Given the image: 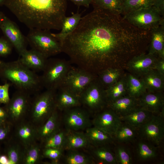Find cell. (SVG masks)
Returning <instances> with one entry per match:
<instances>
[{
  "mask_svg": "<svg viewBox=\"0 0 164 164\" xmlns=\"http://www.w3.org/2000/svg\"><path fill=\"white\" fill-rule=\"evenodd\" d=\"M138 106L154 114L164 110L163 92H152L146 91L138 99Z\"/></svg>",
  "mask_w": 164,
  "mask_h": 164,
  "instance_id": "2e32d148",
  "label": "cell"
},
{
  "mask_svg": "<svg viewBox=\"0 0 164 164\" xmlns=\"http://www.w3.org/2000/svg\"><path fill=\"white\" fill-rule=\"evenodd\" d=\"M70 61L60 58L48 59L40 76L43 87L56 91L60 88L72 67Z\"/></svg>",
  "mask_w": 164,
  "mask_h": 164,
  "instance_id": "277c9868",
  "label": "cell"
},
{
  "mask_svg": "<svg viewBox=\"0 0 164 164\" xmlns=\"http://www.w3.org/2000/svg\"><path fill=\"white\" fill-rule=\"evenodd\" d=\"M64 152L65 150L62 149L44 148L43 150V156L55 164L62 162Z\"/></svg>",
  "mask_w": 164,
  "mask_h": 164,
  "instance_id": "ab89813d",
  "label": "cell"
},
{
  "mask_svg": "<svg viewBox=\"0 0 164 164\" xmlns=\"http://www.w3.org/2000/svg\"><path fill=\"white\" fill-rule=\"evenodd\" d=\"M148 36L147 31L133 26L121 15L94 8L64 39L62 52L71 63L97 75L100 64L118 54L134 52Z\"/></svg>",
  "mask_w": 164,
  "mask_h": 164,
  "instance_id": "6da1fadb",
  "label": "cell"
},
{
  "mask_svg": "<svg viewBox=\"0 0 164 164\" xmlns=\"http://www.w3.org/2000/svg\"><path fill=\"white\" fill-rule=\"evenodd\" d=\"M110 145L94 147L91 145L84 151L92 158L95 164H116L114 153Z\"/></svg>",
  "mask_w": 164,
  "mask_h": 164,
  "instance_id": "ffe728a7",
  "label": "cell"
},
{
  "mask_svg": "<svg viewBox=\"0 0 164 164\" xmlns=\"http://www.w3.org/2000/svg\"><path fill=\"white\" fill-rule=\"evenodd\" d=\"M26 37L32 49L39 52L48 58L62 52L60 43L50 30L29 29Z\"/></svg>",
  "mask_w": 164,
  "mask_h": 164,
  "instance_id": "5b68a950",
  "label": "cell"
},
{
  "mask_svg": "<svg viewBox=\"0 0 164 164\" xmlns=\"http://www.w3.org/2000/svg\"><path fill=\"white\" fill-rule=\"evenodd\" d=\"M114 154L117 164H131L132 159L131 154L126 147L118 145L115 148Z\"/></svg>",
  "mask_w": 164,
  "mask_h": 164,
  "instance_id": "f35d334b",
  "label": "cell"
},
{
  "mask_svg": "<svg viewBox=\"0 0 164 164\" xmlns=\"http://www.w3.org/2000/svg\"><path fill=\"white\" fill-rule=\"evenodd\" d=\"M156 56L143 53L136 55L128 61L127 68L130 73L140 77L153 69L158 59Z\"/></svg>",
  "mask_w": 164,
  "mask_h": 164,
  "instance_id": "9a60e30c",
  "label": "cell"
},
{
  "mask_svg": "<svg viewBox=\"0 0 164 164\" xmlns=\"http://www.w3.org/2000/svg\"><path fill=\"white\" fill-rule=\"evenodd\" d=\"M55 102L56 108L61 112L81 106L79 97L62 87L55 92Z\"/></svg>",
  "mask_w": 164,
  "mask_h": 164,
  "instance_id": "d6986e66",
  "label": "cell"
},
{
  "mask_svg": "<svg viewBox=\"0 0 164 164\" xmlns=\"http://www.w3.org/2000/svg\"><path fill=\"white\" fill-rule=\"evenodd\" d=\"M13 46L5 37L0 38V56H6L11 53Z\"/></svg>",
  "mask_w": 164,
  "mask_h": 164,
  "instance_id": "b9f144b4",
  "label": "cell"
},
{
  "mask_svg": "<svg viewBox=\"0 0 164 164\" xmlns=\"http://www.w3.org/2000/svg\"><path fill=\"white\" fill-rule=\"evenodd\" d=\"M84 131L91 145L93 146L110 145L115 142L113 137L94 126L88 128Z\"/></svg>",
  "mask_w": 164,
  "mask_h": 164,
  "instance_id": "603a6c76",
  "label": "cell"
},
{
  "mask_svg": "<svg viewBox=\"0 0 164 164\" xmlns=\"http://www.w3.org/2000/svg\"><path fill=\"white\" fill-rule=\"evenodd\" d=\"M123 0H92L94 8H98L109 11L114 13L121 15Z\"/></svg>",
  "mask_w": 164,
  "mask_h": 164,
  "instance_id": "836d02e7",
  "label": "cell"
},
{
  "mask_svg": "<svg viewBox=\"0 0 164 164\" xmlns=\"http://www.w3.org/2000/svg\"><path fill=\"white\" fill-rule=\"evenodd\" d=\"M32 98L25 92L16 90L6 104V111L13 121H17L29 112Z\"/></svg>",
  "mask_w": 164,
  "mask_h": 164,
  "instance_id": "7c38bea8",
  "label": "cell"
},
{
  "mask_svg": "<svg viewBox=\"0 0 164 164\" xmlns=\"http://www.w3.org/2000/svg\"><path fill=\"white\" fill-rule=\"evenodd\" d=\"M0 77L11 83L16 90L31 95L40 92L43 88L40 76L23 64L19 59L8 62L0 60Z\"/></svg>",
  "mask_w": 164,
  "mask_h": 164,
  "instance_id": "3957f363",
  "label": "cell"
},
{
  "mask_svg": "<svg viewBox=\"0 0 164 164\" xmlns=\"http://www.w3.org/2000/svg\"><path fill=\"white\" fill-rule=\"evenodd\" d=\"M67 130L62 128L43 142V149L53 148L64 150Z\"/></svg>",
  "mask_w": 164,
  "mask_h": 164,
  "instance_id": "e575fe53",
  "label": "cell"
},
{
  "mask_svg": "<svg viewBox=\"0 0 164 164\" xmlns=\"http://www.w3.org/2000/svg\"><path fill=\"white\" fill-rule=\"evenodd\" d=\"M141 77L146 91L152 92H163L164 88V75L153 69L142 75Z\"/></svg>",
  "mask_w": 164,
  "mask_h": 164,
  "instance_id": "484cf974",
  "label": "cell"
},
{
  "mask_svg": "<svg viewBox=\"0 0 164 164\" xmlns=\"http://www.w3.org/2000/svg\"><path fill=\"white\" fill-rule=\"evenodd\" d=\"M160 13L161 15L164 16V0H155L153 5Z\"/></svg>",
  "mask_w": 164,
  "mask_h": 164,
  "instance_id": "f6af8a7d",
  "label": "cell"
},
{
  "mask_svg": "<svg viewBox=\"0 0 164 164\" xmlns=\"http://www.w3.org/2000/svg\"><path fill=\"white\" fill-rule=\"evenodd\" d=\"M5 0H0V6L4 5Z\"/></svg>",
  "mask_w": 164,
  "mask_h": 164,
  "instance_id": "816d5d0a",
  "label": "cell"
},
{
  "mask_svg": "<svg viewBox=\"0 0 164 164\" xmlns=\"http://www.w3.org/2000/svg\"><path fill=\"white\" fill-rule=\"evenodd\" d=\"M20 56L19 59L21 63L35 72L43 71L48 59L41 53L32 49L26 50Z\"/></svg>",
  "mask_w": 164,
  "mask_h": 164,
  "instance_id": "ac0fdd59",
  "label": "cell"
},
{
  "mask_svg": "<svg viewBox=\"0 0 164 164\" xmlns=\"http://www.w3.org/2000/svg\"><path fill=\"white\" fill-rule=\"evenodd\" d=\"M137 131L143 139L159 145L164 137V110L159 114H152Z\"/></svg>",
  "mask_w": 164,
  "mask_h": 164,
  "instance_id": "8fae6325",
  "label": "cell"
},
{
  "mask_svg": "<svg viewBox=\"0 0 164 164\" xmlns=\"http://www.w3.org/2000/svg\"><path fill=\"white\" fill-rule=\"evenodd\" d=\"M62 163L65 164H94L91 157L85 151L80 150H65Z\"/></svg>",
  "mask_w": 164,
  "mask_h": 164,
  "instance_id": "4316f807",
  "label": "cell"
},
{
  "mask_svg": "<svg viewBox=\"0 0 164 164\" xmlns=\"http://www.w3.org/2000/svg\"><path fill=\"white\" fill-rule=\"evenodd\" d=\"M4 121H3L0 120V125H2L4 122Z\"/></svg>",
  "mask_w": 164,
  "mask_h": 164,
  "instance_id": "f5cc1de1",
  "label": "cell"
},
{
  "mask_svg": "<svg viewBox=\"0 0 164 164\" xmlns=\"http://www.w3.org/2000/svg\"><path fill=\"white\" fill-rule=\"evenodd\" d=\"M10 131L9 126L4 124V122L0 125V141L5 138Z\"/></svg>",
  "mask_w": 164,
  "mask_h": 164,
  "instance_id": "ee69618b",
  "label": "cell"
},
{
  "mask_svg": "<svg viewBox=\"0 0 164 164\" xmlns=\"http://www.w3.org/2000/svg\"><path fill=\"white\" fill-rule=\"evenodd\" d=\"M8 159L7 156L5 155L0 156V164H8Z\"/></svg>",
  "mask_w": 164,
  "mask_h": 164,
  "instance_id": "681fc988",
  "label": "cell"
},
{
  "mask_svg": "<svg viewBox=\"0 0 164 164\" xmlns=\"http://www.w3.org/2000/svg\"><path fill=\"white\" fill-rule=\"evenodd\" d=\"M148 53L164 58V24L151 30Z\"/></svg>",
  "mask_w": 164,
  "mask_h": 164,
  "instance_id": "d4e9b609",
  "label": "cell"
},
{
  "mask_svg": "<svg viewBox=\"0 0 164 164\" xmlns=\"http://www.w3.org/2000/svg\"><path fill=\"white\" fill-rule=\"evenodd\" d=\"M155 0H123L122 14L152 6Z\"/></svg>",
  "mask_w": 164,
  "mask_h": 164,
  "instance_id": "d590c367",
  "label": "cell"
},
{
  "mask_svg": "<svg viewBox=\"0 0 164 164\" xmlns=\"http://www.w3.org/2000/svg\"><path fill=\"white\" fill-rule=\"evenodd\" d=\"M8 116L6 110L0 107V120L4 121Z\"/></svg>",
  "mask_w": 164,
  "mask_h": 164,
  "instance_id": "c3c4849f",
  "label": "cell"
},
{
  "mask_svg": "<svg viewBox=\"0 0 164 164\" xmlns=\"http://www.w3.org/2000/svg\"><path fill=\"white\" fill-rule=\"evenodd\" d=\"M82 17L78 12L69 17H66L62 25L60 32L52 35L62 43L65 38L76 29Z\"/></svg>",
  "mask_w": 164,
  "mask_h": 164,
  "instance_id": "83f0119b",
  "label": "cell"
},
{
  "mask_svg": "<svg viewBox=\"0 0 164 164\" xmlns=\"http://www.w3.org/2000/svg\"><path fill=\"white\" fill-rule=\"evenodd\" d=\"M67 0H5L4 4L29 29H61Z\"/></svg>",
  "mask_w": 164,
  "mask_h": 164,
  "instance_id": "7a4b0ae2",
  "label": "cell"
},
{
  "mask_svg": "<svg viewBox=\"0 0 164 164\" xmlns=\"http://www.w3.org/2000/svg\"><path fill=\"white\" fill-rule=\"evenodd\" d=\"M137 134V129L122 121L113 137L114 141L118 143L128 142L134 140Z\"/></svg>",
  "mask_w": 164,
  "mask_h": 164,
  "instance_id": "1f68e13d",
  "label": "cell"
},
{
  "mask_svg": "<svg viewBox=\"0 0 164 164\" xmlns=\"http://www.w3.org/2000/svg\"><path fill=\"white\" fill-rule=\"evenodd\" d=\"M90 146L84 132L67 131L65 150L74 149L85 150Z\"/></svg>",
  "mask_w": 164,
  "mask_h": 164,
  "instance_id": "44dd1931",
  "label": "cell"
},
{
  "mask_svg": "<svg viewBox=\"0 0 164 164\" xmlns=\"http://www.w3.org/2000/svg\"><path fill=\"white\" fill-rule=\"evenodd\" d=\"M92 116V126L112 137L122 123L120 117L108 107Z\"/></svg>",
  "mask_w": 164,
  "mask_h": 164,
  "instance_id": "4fadbf2b",
  "label": "cell"
},
{
  "mask_svg": "<svg viewBox=\"0 0 164 164\" xmlns=\"http://www.w3.org/2000/svg\"><path fill=\"white\" fill-rule=\"evenodd\" d=\"M97 76L77 67H72L60 87L80 97L86 87Z\"/></svg>",
  "mask_w": 164,
  "mask_h": 164,
  "instance_id": "30bf717a",
  "label": "cell"
},
{
  "mask_svg": "<svg viewBox=\"0 0 164 164\" xmlns=\"http://www.w3.org/2000/svg\"><path fill=\"white\" fill-rule=\"evenodd\" d=\"M123 75L121 70L110 67L100 72L97 78L106 89L117 82Z\"/></svg>",
  "mask_w": 164,
  "mask_h": 164,
  "instance_id": "4dcf8cb0",
  "label": "cell"
},
{
  "mask_svg": "<svg viewBox=\"0 0 164 164\" xmlns=\"http://www.w3.org/2000/svg\"><path fill=\"white\" fill-rule=\"evenodd\" d=\"M125 75L127 94L138 99L147 91L143 81L140 77L130 73Z\"/></svg>",
  "mask_w": 164,
  "mask_h": 164,
  "instance_id": "f1b7e54d",
  "label": "cell"
},
{
  "mask_svg": "<svg viewBox=\"0 0 164 164\" xmlns=\"http://www.w3.org/2000/svg\"><path fill=\"white\" fill-rule=\"evenodd\" d=\"M0 28L5 37L11 43L20 56L27 50L28 43L26 37L15 22L5 16Z\"/></svg>",
  "mask_w": 164,
  "mask_h": 164,
  "instance_id": "5bb4252c",
  "label": "cell"
},
{
  "mask_svg": "<svg viewBox=\"0 0 164 164\" xmlns=\"http://www.w3.org/2000/svg\"><path fill=\"white\" fill-rule=\"evenodd\" d=\"M80 98L81 106L92 116L108 106L105 88L97 77L84 89Z\"/></svg>",
  "mask_w": 164,
  "mask_h": 164,
  "instance_id": "52a82bcc",
  "label": "cell"
},
{
  "mask_svg": "<svg viewBox=\"0 0 164 164\" xmlns=\"http://www.w3.org/2000/svg\"><path fill=\"white\" fill-rule=\"evenodd\" d=\"M123 15V18L127 22L140 29L151 30L164 24V17L153 6Z\"/></svg>",
  "mask_w": 164,
  "mask_h": 164,
  "instance_id": "ba28073f",
  "label": "cell"
},
{
  "mask_svg": "<svg viewBox=\"0 0 164 164\" xmlns=\"http://www.w3.org/2000/svg\"><path fill=\"white\" fill-rule=\"evenodd\" d=\"M105 89L108 104L127 95V83L125 75H123L116 83Z\"/></svg>",
  "mask_w": 164,
  "mask_h": 164,
  "instance_id": "f546056e",
  "label": "cell"
},
{
  "mask_svg": "<svg viewBox=\"0 0 164 164\" xmlns=\"http://www.w3.org/2000/svg\"><path fill=\"white\" fill-rule=\"evenodd\" d=\"M11 84L5 82L3 85H0V103L6 104L9 101L10 98L9 90Z\"/></svg>",
  "mask_w": 164,
  "mask_h": 164,
  "instance_id": "7bdbcfd3",
  "label": "cell"
},
{
  "mask_svg": "<svg viewBox=\"0 0 164 164\" xmlns=\"http://www.w3.org/2000/svg\"><path fill=\"white\" fill-rule=\"evenodd\" d=\"M136 152L138 158L143 161L153 158L157 155L156 147L143 141H140L138 143Z\"/></svg>",
  "mask_w": 164,
  "mask_h": 164,
  "instance_id": "8d00e7d4",
  "label": "cell"
},
{
  "mask_svg": "<svg viewBox=\"0 0 164 164\" xmlns=\"http://www.w3.org/2000/svg\"><path fill=\"white\" fill-rule=\"evenodd\" d=\"M17 135L26 148L34 144L37 138L36 128L28 123H22L18 127Z\"/></svg>",
  "mask_w": 164,
  "mask_h": 164,
  "instance_id": "d6a6232c",
  "label": "cell"
},
{
  "mask_svg": "<svg viewBox=\"0 0 164 164\" xmlns=\"http://www.w3.org/2000/svg\"><path fill=\"white\" fill-rule=\"evenodd\" d=\"M26 151L23 153L22 160L26 164H35L39 160L40 149L37 145L34 144L25 148Z\"/></svg>",
  "mask_w": 164,
  "mask_h": 164,
  "instance_id": "74e56055",
  "label": "cell"
},
{
  "mask_svg": "<svg viewBox=\"0 0 164 164\" xmlns=\"http://www.w3.org/2000/svg\"><path fill=\"white\" fill-rule=\"evenodd\" d=\"M60 111L56 108L43 125L36 128L37 138L42 142L63 128Z\"/></svg>",
  "mask_w": 164,
  "mask_h": 164,
  "instance_id": "e0dca14e",
  "label": "cell"
},
{
  "mask_svg": "<svg viewBox=\"0 0 164 164\" xmlns=\"http://www.w3.org/2000/svg\"><path fill=\"white\" fill-rule=\"evenodd\" d=\"M92 0H67L70 1L77 6L80 7L83 6L88 8L91 4Z\"/></svg>",
  "mask_w": 164,
  "mask_h": 164,
  "instance_id": "7dc6e473",
  "label": "cell"
},
{
  "mask_svg": "<svg viewBox=\"0 0 164 164\" xmlns=\"http://www.w3.org/2000/svg\"><path fill=\"white\" fill-rule=\"evenodd\" d=\"M61 115L62 124L67 131H84L92 126L91 114L82 106L64 110Z\"/></svg>",
  "mask_w": 164,
  "mask_h": 164,
  "instance_id": "9c48e42d",
  "label": "cell"
},
{
  "mask_svg": "<svg viewBox=\"0 0 164 164\" xmlns=\"http://www.w3.org/2000/svg\"><path fill=\"white\" fill-rule=\"evenodd\" d=\"M55 92L47 90L34 95L29 109L33 122L39 126L43 125L57 108Z\"/></svg>",
  "mask_w": 164,
  "mask_h": 164,
  "instance_id": "8992f818",
  "label": "cell"
},
{
  "mask_svg": "<svg viewBox=\"0 0 164 164\" xmlns=\"http://www.w3.org/2000/svg\"><path fill=\"white\" fill-rule=\"evenodd\" d=\"M19 147L17 145L10 147L7 151L8 164H17L22 160L23 154L21 153Z\"/></svg>",
  "mask_w": 164,
  "mask_h": 164,
  "instance_id": "60d3db41",
  "label": "cell"
},
{
  "mask_svg": "<svg viewBox=\"0 0 164 164\" xmlns=\"http://www.w3.org/2000/svg\"><path fill=\"white\" fill-rule=\"evenodd\" d=\"M5 16L4 14L2 12L0 11V26Z\"/></svg>",
  "mask_w": 164,
  "mask_h": 164,
  "instance_id": "f907efd6",
  "label": "cell"
},
{
  "mask_svg": "<svg viewBox=\"0 0 164 164\" xmlns=\"http://www.w3.org/2000/svg\"><path fill=\"white\" fill-rule=\"evenodd\" d=\"M152 114L138 106L120 118L122 122L130 125L138 130L149 119Z\"/></svg>",
  "mask_w": 164,
  "mask_h": 164,
  "instance_id": "7402d4cb",
  "label": "cell"
},
{
  "mask_svg": "<svg viewBox=\"0 0 164 164\" xmlns=\"http://www.w3.org/2000/svg\"><path fill=\"white\" fill-rule=\"evenodd\" d=\"M154 69L161 74L164 75V58H159Z\"/></svg>",
  "mask_w": 164,
  "mask_h": 164,
  "instance_id": "bcb514c9",
  "label": "cell"
},
{
  "mask_svg": "<svg viewBox=\"0 0 164 164\" xmlns=\"http://www.w3.org/2000/svg\"><path fill=\"white\" fill-rule=\"evenodd\" d=\"M138 106V99L127 94L108 103L107 107L121 117Z\"/></svg>",
  "mask_w": 164,
  "mask_h": 164,
  "instance_id": "cb8c5ba5",
  "label": "cell"
}]
</instances>
